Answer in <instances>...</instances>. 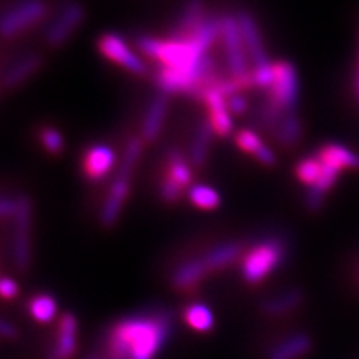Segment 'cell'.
Listing matches in <instances>:
<instances>
[{
    "label": "cell",
    "instance_id": "6da1fadb",
    "mask_svg": "<svg viewBox=\"0 0 359 359\" xmlns=\"http://www.w3.org/2000/svg\"><path fill=\"white\" fill-rule=\"evenodd\" d=\"M171 334V313L153 311L128 318L112 327L108 355L112 359H154Z\"/></svg>",
    "mask_w": 359,
    "mask_h": 359
},
{
    "label": "cell",
    "instance_id": "7a4b0ae2",
    "mask_svg": "<svg viewBox=\"0 0 359 359\" xmlns=\"http://www.w3.org/2000/svg\"><path fill=\"white\" fill-rule=\"evenodd\" d=\"M137 47L145 57L157 60L162 66L184 72H194L195 75L199 60L202 59V55L207 54V51L202 50L194 41H174L168 38L161 39L145 35L137 38Z\"/></svg>",
    "mask_w": 359,
    "mask_h": 359
},
{
    "label": "cell",
    "instance_id": "3957f363",
    "mask_svg": "<svg viewBox=\"0 0 359 359\" xmlns=\"http://www.w3.org/2000/svg\"><path fill=\"white\" fill-rule=\"evenodd\" d=\"M286 253L283 240L271 237L255 244L243 259V277L247 283L256 285L271 274L282 264Z\"/></svg>",
    "mask_w": 359,
    "mask_h": 359
},
{
    "label": "cell",
    "instance_id": "277c9868",
    "mask_svg": "<svg viewBox=\"0 0 359 359\" xmlns=\"http://www.w3.org/2000/svg\"><path fill=\"white\" fill-rule=\"evenodd\" d=\"M50 8L45 0H20L8 8L0 18V33L4 39H13L22 32L35 27L48 17Z\"/></svg>",
    "mask_w": 359,
    "mask_h": 359
},
{
    "label": "cell",
    "instance_id": "5b68a950",
    "mask_svg": "<svg viewBox=\"0 0 359 359\" xmlns=\"http://www.w3.org/2000/svg\"><path fill=\"white\" fill-rule=\"evenodd\" d=\"M222 45L224 50L226 69L231 76H243L252 72L249 66V54L245 50L237 17L223 15Z\"/></svg>",
    "mask_w": 359,
    "mask_h": 359
},
{
    "label": "cell",
    "instance_id": "8992f818",
    "mask_svg": "<svg viewBox=\"0 0 359 359\" xmlns=\"http://www.w3.org/2000/svg\"><path fill=\"white\" fill-rule=\"evenodd\" d=\"M273 69L274 83L265 93L282 105L286 112H297L299 100V81L295 65L289 60H277L273 63Z\"/></svg>",
    "mask_w": 359,
    "mask_h": 359
},
{
    "label": "cell",
    "instance_id": "52a82bcc",
    "mask_svg": "<svg viewBox=\"0 0 359 359\" xmlns=\"http://www.w3.org/2000/svg\"><path fill=\"white\" fill-rule=\"evenodd\" d=\"M14 212V261L18 271H26L30 265V228L32 201L27 195H18Z\"/></svg>",
    "mask_w": 359,
    "mask_h": 359
},
{
    "label": "cell",
    "instance_id": "ba28073f",
    "mask_svg": "<svg viewBox=\"0 0 359 359\" xmlns=\"http://www.w3.org/2000/svg\"><path fill=\"white\" fill-rule=\"evenodd\" d=\"M97 51L104 57L112 63H116L133 75L144 76L147 75V66L138 57L137 54L132 53L121 36L116 33H104L97 38Z\"/></svg>",
    "mask_w": 359,
    "mask_h": 359
},
{
    "label": "cell",
    "instance_id": "9c48e42d",
    "mask_svg": "<svg viewBox=\"0 0 359 359\" xmlns=\"http://www.w3.org/2000/svg\"><path fill=\"white\" fill-rule=\"evenodd\" d=\"M86 18V11L81 4L67 2L59 15L55 17L45 32V43L50 48H60L76 32V29L83 25Z\"/></svg>",
    "mask_w": 359,
    "mask_h": 359
},
{
    "label": "cell",
    "instance_id": "30bf717a",
    "mask_svg": "<svg viewBox=\"0 0 359 359\" xmlns=\"http://www.w3.org/2000/svg\"><path fill=\"white\" fill-rule=\"evenodd\" d=\"M116 163V153L107 144H92L84 150L81 159L83 175L87 182H100Z\"/></svg>",
    "mask_w": 359,
    "mask_h": 359
},
{
    "label": "cell",
    "instance_id": "8fae6325",
    "mask_svg": "<svg viewBox=\"0 0 359 359\" xmlns=\"http://www.w3.org/2000/svg\"><path fill=\"white\" fill-rule=\"evenodd\" d=\"M130 192V178L116 175V178L112 180L109 184V190L107 199L104 202L102 208H100V224L105 229H111L116 226V223L118 222L120 212L125 207V202L129 196Z\"/></svg>",
    "mask_w": 359,
    "mask_h": 359
},
{
    "label": "cell",
    "instance_id": "7c38bea8",
    "mask_svg": "<svg viewBox=\"0 0 359 359\" xmlns=\"http://www.w3.org/2000/svg\"><path fill=\"white\" fill-rule=\"evenodd\" d=\"M237 18L240 22V29H241V35H243L247 54H249V57L253 62V69H259V67L271 65L269 63V59L264 47L259 27H257V22L253 18V15L247 13V11H241V13H238Z\"/></svg>",
    "mask_w": 359,
    "mask_h": 359
},
{
    "label": "cell",
    "instance_id": "4fadbf2b",
    "mask_svg": "<svg viewBox=\"0 0 359 359\" xmlns=\"http://www.w3.org/2000/svg\"><path fill=\"white\" fill-rule=\"evenodd\" d=\"M201 102L207 108V112H208L207 118L210 120L215 133L219 138H228L232 132L233 123L231 118V112L228 109L226 97L220 95L217 90L211 88L204 93Z\"/></svg>",
    "mask_w": 359,
    "mask_h": 359
},
{
    "label": "cell",
    "instance_id": "5bb4252c",
    "mask_svg": "<svg viewBox=\"0 0 359 359\" xmlns=\"http://www.w3.org/2000/svg\"><path fill=\"white\" fill-rule=\"evenodd\" d=\"M205 17L204 0H187L182 9V14H180L171 30L168 32L166 38L174 41H189Z\"/></svg>",
    "mask_w": 359,
    "mask_h": 359
},
{
    "label": "cell",
    "instance_id": "9a60e30c",
    "mask_svg": "<svg viewBox=\"0 0 359 359\" xmlns=\"http://www.w3.org/2000/svg\"><path fill=\"white\" fill-rule=\"evenodd\" d=\"M43 55L39 53L26 54L15 63L11 65L2 75V88L4 92H13L20 86L35 75L43 65Z\"/></svg>",
    "mask_w": 359,
    "mask_h": 359
},
{
    "label": "cell",
    "instance_id": "2e32d148",
    "mask_svg": "<svg viewBox=\"0 0 359 359\" xmlns=\"http://www.w3.org/2000/svg\"><path fill=\"white\" fill-rule=\"evenodd\" d=\"M168 108H170V96L165 93L159 92L150 100L142 120L140 135L145 144H153L161 135Z\"/></svg>",
    "mask_w": 359,
    "mask_h": 359
},
{
    "label": "cell",
    "instance_id": "e0dca14e",
    "mask_svg": "<svg viewBox=\"0 0 359 359\" xmlns=\"http://www.w3.org/2000/svg\"><path fill=\"white\" fill-rule=\"evenodd\" d=\"M316 156L322 163L334 168L339 172L344 170H359V154L341 144H323L316 151Z\"/></svg>",
    "mask_w": 359,
    "mask_h": 359
},
{
    "label": "cell",
    "instance_id": "ac0fdd59",
    "mask_svg": "<svg viewBox=\"0 0 359 359\" xmlns=\"http://www.w3.org/2000/svg\"><path fill=\"white\" fill-rule=\"evenodd\" d=\"M215 130L208 118H202L195 130V135L190 142L189 149V163L192 165L195 170H202L205 166L208 159V151L211 147L212 137H215Z\"/></svg>",
    "mask_w": 359,
    "mask_h": 359
},
{
    "label": "cell",
    "instance_id": "d6986e66",
    "mask_svg": "<svg viewBox=\"0 0 359 359\" xmlns=\"http://www.w3.org/2000/svg\"><path fill=\"white\" fill-rule=\"evenodd\" d=\"M76 346V320L74 314L66 313L62 316L57 343L53 347L48 359H69Z\"/></svg>",
    "mask_w": 359,
    "mask_h": 359
},
{
    "label": "cell",
    "instance_id": "ffe728a7",
    "mask_svg": "<svg viewBox=\"0 0 359 359\" xmlns=\"http://www.w3.org/2000/svg\"><path fill=\"white\" fill-rule=\"evenodd\" d=\"M302 123L297 112H289L274 132V141L285 150L295 149L302 138Z\"/></svg>",
    "mask_w": 359,
    "mask_h": 359
},
{
    "label": "cell",
    "instance_id": "44dd1931",
    "mask_svg": "<svg viewBox=\"0 0 359 359\" xmlns=\"http://www.w3.org/2000/svg\"><path fill=\"white\" fill-rule=\"evenodd\" d=\"M243 253V244L240 241H229L217 245L216 249L210 250L202 261H204L207 271H217V269H222L224 266L231 265L240 257Z\"/></svg>",
    "mask_w": 359,
    "mask_h": 359
},
{
    "label": "cell",
    "instance_id": "7402d4cb",
    "mask_svg": "<svg viewBox=\"0 0 359 359\" xmlns=\"http://www.w3.org/2000/svg\"><path fill=\"white\" fill-rule=\"evenodd\" d=\"M189 162L184 159L183 153L177 147L168 149L165 154V168L163 171L170 175L172 180L182 186V187H190L194 182V172L190 170Z\"/></svg>",
    "mask_w": 359,
    "mask_h": 359
},
{
    "label": "cell",
    "instance_id": "603a6c76",
    "mask_svg": "<svg viewBox=\"0 0 359 359\" xmlns=\"http://www.w3.org/2000/svg\"><path fill=\"white\" fill-rule=\"evenodd\" d=\"M207 273L208 271L204 261H202V257H198V259H192L183 264L182 266H178L171 277V283L175 289L192 287Z\"/></svg>",
    "mask_w": 359,
    "mask_h": 359
},
{
    "label": "cell",
    "instance_id": "cb8c5ba5",
    "mask_svg": "<svg viewBox=\"0 0 359 359\" xmlns=\"http://www.w3.org/2000/svg\"><path fill=\"white\" fill-rule=\"evenodd\" d=\"M311 349V340L307 334H295L282 344H278L268 359H298Z\"/></svg>",
    "mask_w": 359,
    "mask_h": 359
},
{
    "label": "cell",
    "instance_id": "d4e9b609",
    "mask_svg": "<svg viewBox=\"0 0 359 359\" xmlns=\"http://www.w3.org/2000/svg\"><path fill=\"white\" fill-rule=\"evenodd\" d=\"M286 114H289V112H286L282 105L276 102L271 96L265 93L264 102L261 104L259 111H257V120H259L261 128L265 132L274 135L277 126L280 125V121L283 120Z\"/></svg>",
    "mask_w": 359,
    "mask_h": 359
},
{
    "label": "cell",
    "instance_id": "484cf974",
    "mask_svg": "<svg viewBox=\"0 0 359 359\" xmlns=\"http://www.w3.org/2000/svg\"><path fill=\"white\" fill-rule=\"evenodd\" d=\"M144 144L145 142L141 137H132L128 140L125 149H123V153H121V161L118 165L117 175L132 178V174L135 171V168H137V163L142 154Z\"/></svg>",
    "mask_w": 359,
    "mask_h": 359
},
{
    "label": "cell",
    "instance_id": "4316f807",
    "mask_svg": "<svg viewBox=\"0 0 359 359\" xmlns=\"http://www.w3.org/2000/svg\"><path fill=\"white\" fill-rule=\"evenodd\" d=\"M187 198L201 210H215L220 205L222 198L216 189L205 184H194L187 190Z\"/></svg>",
    "mask_w": 359,
    "mask_h": 359
},
{
    "label": "cell",
    "instance_id": "83f0119b",
    "mask_svg": "<svg viewBox=\"0 0 359 359\" xmlns=\"http://www.w3.org/2000/svg\"><path fill=\"white\" fill-rule=\"evenodd\" d=\"M302 302V294L298 289H292L286 294L271 298L262 304V311L266 314H282L297 309Z\"/></svg>",
    "mask_w": 359,
    "mask_h": 359
},
{
    "label": "cell",
    "instance_id": "f1b7e54d",
    "mask_svg": "<svg viewBox=\"0 0 359 359\" xmlns=\"http://www.w3.org/2000/svg\"><path fill=\"white\" fill-rule=\"evenodd\" d=\"M295 175L302 184L311 187L319 182L322 175V162L318 159L316 154L302 157L295 165Z\"/></svg>",
    "mask_w": 359,
    "mask_h": 359
},
{
    "label": "cell",
    "instance_id": "f546056e",
    "mask_svg": "<svg viewBox=\"0 0 359 359\" xmlns=\"http://www.w3.org/2000/svg\"><path fill=\"white\" fill-rule=\"evenodd\" d=\"M29 310L32 316L35 318L38 322L47 323L51 322L55 316V311H57V304H55V299L51 295H38L32 298Z\"/></svg>",
    "mask_w": 359,
    "mask_h": 359
},
{
    "label": "cell",
    "instance_id": "4dcf8cb0",
    "mask_svg": "<svg viewBox=\"0 0 359 359\" xmlns=\"http://www.w3.org/2000/svg\"><path fill=\"white\" fill-rule=\"evenodd\" d=\"M184 318L190 327L198 330V331H210L215 325V319H212L211 311L205 306H190L186 309Z\"/></svg>",
    "mask_w": 359,
    "mask_h": 359
},
{
    "label": "cell",
    "instance_id": "1f68e13d",
    "mask_svg": "<svg viewBox=\"0 0 359 359\" xmlns=\"http://www.w3.org/2000/svg\"><path fill=\"white\" fill-rule=\"evenodd\" d=\"M38 140L42 145V149L51 156H59L63 151V137L59 129L53 126H42L38 130Z\"/></svg>",
    "mask_w": 359,
    "mask_h": 359
},
{
    "label": "cell",
    "instance_id": "d6a6232c",
    "mask_svg": "<svg viewBox=\"0 0 359 359\" xmlns=\"http://www.w3.org/2000/svg\"><path fill=\"white\" fill-rule=\"evenodd\" d=\"M183 189L175 180H172L165 171H162L161 183H159V196L165 202V204H177L183 195Z\"/></svg>",
    "mask_w": 359,
    "mask_h": 359
},
{
    "label": "cell",
    "instance_id": "836d02e7",
    "mask_svg": "<svg viewBox=\"0 0 359 359\" xmlns=\"http://www.w3.org/2000/svg\"><path fill=\"white\" fill-rule=\"evenodd\" d=\"M235 144H237V147L244 153L255 154L264 142L261 141L259 135L256 132L250 129H241L235 133Z\"/></svg>",
    "mask_w": 359,
    "mask_h": 359
},
{
    "label": "cell",
    "instance_id": "e575fe53",
    "mask_svg": "<svg viewBox=\"0 0 359 359\" xmlns=\"http://www.w3.org/2000/svg\"><path fill=\"white\" fill-rule=\"evenodd\" d=\"M228 109L233 116H243L244 112L249 109V100H247L241 93L232 95L226 99Z\"/></svg>",
    "mask_w": 359,
    "mask_h": 359
},
{
    "label": "cell",
    "instance_id": "d590c367",
    "mask_svg": "<svg viewBox=\"0 0 359 359\" xmlns=\"http://www.w3.org/2000/svg\"><path fill=\"white\" fill-rule=\"evenodd\" d=\"M255 159L259 162L261 165H264V166H266V168H273V166H276V163H277V157H276V154L273 153V150L268 147V145H265V144H262L261 147H259V150H257L255 154Z\"/></svg>",
    "mask_w": 359,
    "mask_h": 359
},
{
    "label": "cell",
    "instance_id": "8d00e7d4",
    "mask_svg": "<svg viewBox=\"0 0 359 359\" xmlns=\"http://www.w3.org/2000/svg\"><path fill=\"white\" fill-rule=\"evenodd\" d=\"M15 208H17V199L15 198L4 195L2 199H0V216H2V219L14 217Z\"/></svg>",
    "mask_w": 359,
    "mask_h": 359
},
{
    "label": "cell",
    "instance_id": "74e56055",
    "mask_svg": "<svg viewBox=\"0 0 359 359\" xmlns=\"http://www.w3.org/2000/svg\"><path fill=\"white\" fill-rule=\"evenodd\" d=\"M0 292H2V297L5 299H11L14 298L18 294V286L14 282L13 278L9 277H4L2 278V283H0Z\"/></svg>",
    "mask_w": 359,
    "mask_h": 359
},
{
    "label": "cell",
    "instance_id": "f35d334b",
    "mask_svg": "<svg viewBox=\"0 0 359 359\" xmlns=\"http://www.w3.org/2000/svg\"><path fill=\"white\" fill-rule=\"evenodd\" d=\"M0 332H2V335L6 337V339H14V337L17 335L13 325L8 323L6 320H2V323H0Z\"/></svg>",
    "mask_w": 359,
    "mask_h": 359
},
{
    "label": "cell",
    "instance_id": "ab89813d",
    "mask_svg": "<svg viewBox=\"0 0 359 359\" xmlns=\"http://www.w3.org/2000/svg\"><path fill=\"white\" fill-rule=\"evenodd\" d=\"M356 92H358V97H359V74H358V80H356Z\"/></svg>",
    "mask_w": 359,
    "mask_h": 359
},
{
    "label": "cell",
    "instance_id": "60d3db41",
    "mask_svg": "<svg viewBox=\"0 0 359 359\" xmlns=\"http://www.w3.org/2000/svg\"><path fill=\"white\" fill-rule=\"evenodd\" d=\"M88 359H97V358H88Z\"/></svg>",
    "mask_w": 359,
    "mask_h": 359
}]
</instances>
